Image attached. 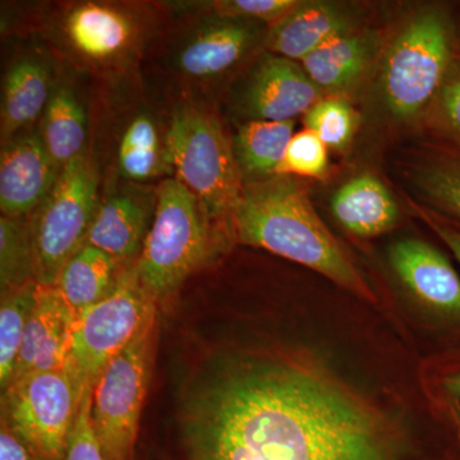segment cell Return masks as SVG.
Segmentation results:
<instances>
[{"instance_id": "4fadbf2b", "label": "cell", "mask_w": 460, "mask_h": 460, "mask_svg": "<svg viewBox=\"0 0 460 460\" xmlns=\"http://www.w3.org/2000/svg\"><path fill=\"white\" fill-rule=\"evenodd\" d=\"M389 260L420 304L460 326V275L441 251L420 239H402L390 247Z\"/></svg>"}, {"instance_id": "ffe728a7", "label": "cell", "mask_w": 460, "mask_h": 460, "mask_svg": "<svg viewBox=\"0 0 460 460\" xmlns=\"http://www.w3.org/2000/svg\"><path fill=\"white\" fill-rule=\"evenodd\" d=\"M332 211L344 229L361 238L386 233L399 217L392 193L371 174L357 175L344 183L332 196Z\"/></svg>"}, {"instance_id": "44dd1931", "label": "cell", "mask_w": 460, "mask_h": 460, "mask_svg": "<svg viewBox=\"0 0 460 460\" xmlns=\"http://www.w3.org/2000/svg\"><path fill=\"white\" fill-rule=\"evenodd\" d=\"M417 196L432 217L460 230V147H429L408 174Z\"/></svg>"}, {"instance_id": "5bb4252c", "label": "cell", "mask_w": 460, "mask_h": 460, "mask_svg": "<svg viewBox=\"0 0 460 460\" xmlns=\"http://www.w3.org/2000/svg\"><path fill=\"white\" fill-rule=\"evenodd\" d=\"M75 317L77 314L57 286L39 284L35 307L27 321L12 383L31 372L65 368Z\"/></svg>"}, {"instance_id": "30bf717a", "label": "cell", "mask_w": 460, "mask_h": 460, "mask_svg": "<svg viewBox=\"0 0 460 460\" xmlns=\"http://www.w3.org/2000/svg\"><path fill=\"white\" fill-rule=\"evenodd\" d=\"M323 95L304 66L268 51L237 84L232 100L247 122H287L307 113Z\"/></svg>"}, {"instance_id": "4dcf8cb0", "label": "cell", "mask_w": 460, "mask_h": 460, "mask_svg": "<svg viewBox=\"0 0 460 460\" xmlns=\"http://www.w3.org/2000/svg\"><path fill=\"white\" fill-rule=\"evenodd\" d=\"M296 4V0H222L211 3V8L215 16L274 26Z\"/></svg>"}, {"instance_id": "6da1fadb", "label": "cell", "mask_w": 460, "mask_h": 460, "mask_svg": "<svg viewBox=\"0 0 460 460\" xmlns=\"http://www.w3.org/2000/svg\"><path fill=\"white\" fill-rule=\"evenodd\" d=\"M184 460H402L393 429L334 378L283 359H238L192 386Z\"/></svg>"}, {"instance_id": "277c9868", "label": "cell", "mask_w": 460, "mask_h": 460, "mask_svg": "<svg viewBox=\"0 0 460 460\" xmlns=\"http://www.w3.org/2000/svg\"><path fill=\"white\" fill-rule=\"evenodd\" d=\"M458 54L449 9L431 5L411 17L390 44L381 71V91L393 117L410 120L429 109Z\"/></svg>"}, {"instance_id": "3957f363", "label": "cell", "mask_w": 460, "mask_h": 460, "mask_svg": "<svg viewBox=\"0 0 460 460\" xmlns=\"http://www.w3.org/2000/svg\"><path fill=\"white\" fill-rule=\"evenodd\" d=\"M169 169L199 199L208 223H232L243 178L222 124L204 108L181 104L164 137Z\"/></svg>"}, {"instance_id": "d6a6232c", "label": "cell", "mask_w": 460, "mask_h": 460, "mask_svg": "<svg viewBox=\"0 0 460 460\" xmlns=\"http://www.w3.org/2000/svg\"><path fill=\"white\" fill-rule=\"evenodd\" d=\"M0 460H39L5 423L0 429Z\"/></svg>"}, {"instance_id": "d590c367", "label": "cell", "mask_w": 460, "mask_h": 460, "mask_svg": "<svg viewBox=\"0 0 460 460\" xmlns=\"http://www.w3.org/2000/svg\"><path fill=\"white\" fill-rule=\"evenodd\" d=\"M453 414L456 417V429H458L459 454H460V402L453 404Z\"/></svg>"}, {"instance_id": "ac0fdd59", "label": "cell", "mask_w": 460, "mask_h": 460, "mask_svg": "<svg viewBox=\"0 0 460 460\" xmlns=\"http://www.w3.org/2000/svg\"><path fill=\"white\" fill-rule=\"evenodd\" d=\"M377 49L376 33L350 30L321 45L301 63L323 93L338 96L362 80Z\"/></svg>"}, {"instance_id": "d4e9b609", "label": "cell", "mask_w": 460, "mask_h": 460, "mask_svg": "<svg viewBox=\"0 0 460 460\" xmlns=\"http://www.w3.org/2000/svg\"><path fill=\"white\" fill-rule=\"evenodd\" d=\"M169 168L165 160L164 140L153 118L138 114L124 129L118 145V169L124 180L142 183Z\"/></svg>"}, {"instance_id": "9c48e42d", "label": "cell", "mask_w": 460, "mask_h": 460, "mask_svg": "<svg viewBox=\"0 0 460 460\" xmlns=\"http://www.w3.org/2000/svg\"><path fill=\"white\" fill-rule=\"evenodd\" d=\"M83 396L68 372H31L2 396V422L39 460H65Z\"/></svg>"}, {"instance_id": "836d02e7", "label": "cell", "mask_w": 460, "mask_h": 460, "mask_svg": "<svg viewBox=\"0 0 460 460\" xmlns=\"http://www.w3.org/2000/svg\"><path fill=\"white\" fill-rule=\"evenodd\" d=\"M425 219L428 220L429 226L434 229L438 238L452 251L456 261L460 263V230L454 228L443 220L438 219V217H432V215H425Z\"/></svg>"}, {"instance_id": "484cf974", "label": "cell", "mask_w": 460, "mask_h": 460, "mask_svg": "<svg viewBox=\"0 0 460 460\" xmlns=\"http://www.w3.org/2000/svg\"><path fill=\"white\" fill-rule=\"evenodd\" d=\"M38 281L2 295L0 305V386L5 392L11 385L14 367L25 334L27 321L36 304Z\"/></svg>"}, {"instance_id": "1f68e13d", "label": "cell", "mask_w": 460, "mask_h": 460, "mask_svg": "<svg viewBox=\"0 0 460 460\" xmlns=\"http://www.w3.org/2000/svg\"><path fill=\"white\" fill-rule=\"evenodd\" d=\"M91 402L93 390L84 393L81 401L80 411L66 444L65 460H105L91 420Z\"/></svg>"}, {"instance_id": "e575fe53", "label": "cell", "mask_w": 460, "mask_h": 460, "mask_svg": "<svg viewBox=\"0 0 460 460\" xmlns=\"http://www.w3.org/2000/svg\"><path fill=\"white\" fill-rule=\"evenodd\" d=\"M441 387L444 394L453 402H460V370L449 372L441 378Z\"/></svg>"}, {"instance_id": "d6986e66", "label": "cell", "mask_w": 460, "mask_h": 460, "mask_svg": "<svg viewBox=\"0 0 460 460\" xmlns=\"http://www.w3.org/2000/svg\"><path fill=\"white\" fill-rule=\"evenodd\" d=\"M56 80L41 58L17 60L5 75L2 96V142L31 129L49 102Z\"/></svg>"}, {"instance_id": "f546056e", "label": "cell", "mask_w": 460, "mask_h": 460, "mask_svg": "<svg viewBox=\"0 0 460 460\" xmlns=\"http://www.w3.org/2000/svg\"><path fill=\"white\" fill-rule=\"evenodd\" d=\"M329 168L328 146L310 129L296 133L288 145L275 175L298 177H325Z\"/></svg>"}, {"instance_id": "7402d4cb", "label": "cell", "mask_w": 460, "mask_h": 460, "mask_svg": "<svg viewBox=\"0 0 460 460\" xmlns=\"http://www.w3.org/2000/svg\"><path fill=\"white\" fill-rule=\"evenodd\" d=\"M123 263L86 243L63 266L56 286L78 316L113 292L131 266Z\"/></svg>"}, {"instance_id": "603a6c76", "label": "cell", "mask_w": 460, "mask_h": 460, "mask_svg": "<svg viewBox=\"0 0 460 460\" xmlns=\"http://www.w3.org/2000/svg\"><path fill=\"white\" fill-rule=\"evenodd\" d=\"M39 132L60 171L86 153L87 114L71 84L56 81L49 102L41 115Z\"/></svg>"}, {"instance_id": "ba28073f", "label": "cell", "mask_w": 460, "mask_h": 460, "mask_svg": "<svg viewBox=\"0 0 460 460\" xmlns=\"http://www.w3.org/2000/svg\"><path fill=\"white\" fill-rule=\"evenodd\" d=\"M157 332V311L117 354L93 390L91 420L105 460H131L146 396Z\"/></svg>"}, {"instance_id": "e0dca14e", "label": "cell", "mask_w": 460, "mask_h": 460, "mask_svg": "<svg viewBox=\"0 0 460 460\" xmlns=\"http://www.w3.org/2000/svg\"><path fill=\"white\" fill-rule=\"evenodd\" d=\"M353 29V13L334 2H298L289 13L271 27L265 39L269 53L301 60L335 36Z\"/></svg>"}, {"instance_id": "8fae6325", "label": "cell", "mask_w": 460, "mask_h": 460, "mask_svg": "<svg viewBox=\"0 0 460 460\" xmlns=\"http://www.w3.org/2000/svg\"><path fill=\"white\" fill-rule=\"evenodd\" d=\"M60 169L39 129H27L4 142L0 154V208L3 217L35 213L56 186Z\"/></svg>"}, {"instance_id": "52a82bcc", "label": "cell", "mask_w": 460, "mask_h": 460, "mask_svg": "<svg viewBox=\"0 0 460 460\" xmlns=\"http://www.w3.org/2000/svg\"><path fill=\"white\" fill-rule=\"evenodd\" d=\"M155 311V298L142 287L131 265L111 295L75 317L65 370L81 396L93 390L109 362Z\"/></svg>"}, {"instance_id": "83f0119b", "label": "cell", "mask_w": 460, "mask_h": 460, "mask_svg": "<svg viewBox=\"0 0 460 460\" xmlns=\"http://www.w3.org/2000/svg\"><path fill=\"white\" fill-rule=\"evenodd\" d=\"M305 129H310L328 147L343 148L352 138L356 113L344 98L321 99L305 114Z\"/></svg>"}, {"instance_id": "8992f818", "label": "cell", "mask_w": 460, "mask_h": 460, "mask_svg": "<svg viewBox=\"0 0 460 460\" xmlns=\"http://www.w3.org/2000/svg\"><path fill=\"white\" fill-rule=\"evenodd\" d=\"M99 175L86 153L60 171L56 186L30 222L35 280L56 286L68 260L87 243L100 202Z\"/></svg>"}, {"instance_id": "9a60e30c", "label": "cell", "mask_w": 460, "mask_h": 460, "mask_svg": "<svg viewBox=\"0 0 460 460\" xmlns=\"http://www.w3.org/2000/svg\"><path fill=\"white\" fill-rule=\"evenodd\" d=\"M156 193L123 187L100 201L87 243L124 263L137 261L153 223Z\"/></svg>"}, {"instance_id": "4316f807", "label": "cell", "mask_w": 460, "mask_h": 460, "mask_svg": "<svg viewBox=\"0 0 460 460\" xmlns=\"http://www.w3.org/2000/svg\"><path fill=\"white\" fill-rule=\"evenodd\" d=\"M35 280L31 228L23 217L0 219V287L2 295Z\"/></svg>"}, {"instance_id": "f1b7e54d", "label": "cell", "mask_w": 460, "mask_h": 460, "mask_svg": "<svg viewBox=\"0 0 460 460\" xmlns=\"http://www.w3.org/2000/svg\"><path fill=\"white\" fill-rule=\"evenodd\" d=\"M429 108L432 127L445 145L460 147V51Z\"/></svg>"}, {"instance_id": "7c38bea8", "label": "cell", "mask_w": 460, "mask_h": 460, "mask_svg": "<svg viewBox=\"0 0 460 460\" xmlns=\"http://www.w3.org/2000/svg\"><path fill=\"white\" fill-rule=\"evenodd\" d=\"M259 22L215 16L190 30L174 54V66L190 80L211 81L238 66L256 47Z\"/></svg>"}, {"instance_id": "7a4b0ae2", "label": "cell", "mask_w": 460, "mask_h": 460, "mask_svg": "<svg viewBox=\"0 0 460 460\" xmlns=\"http://www.w3.org/2000/svg\"><path fill=\"white\" fill-rule=\"evenodd\" d=\"M230 229L238 242L301 263L366 301L376 295L290 175L246 181Z\"/></svg>"}, {"instance_id": "2e32d148", "label": "cell", "mask_w": 460, "mask_h": 460, "mask_svg": "<svg viewBox=\"0 0 460 460\" xmlns=\"http://www.w3.org/2000/svg\"><path fill=\"white\" fill-rule=\"evenodd\" d=\"M63 31L69 47L93 63L119 59L137 38V26L126 11L99 2L80 3L69 9Z\"/></svg>"}, {"instance_id": "cb8c5ba5", "label": "cell", "mask_w": 460, "mask_h": 460, "mask_svg": "<svg viewBox=\"0 0 460 460\" xmlns=\"http://www.w3.org/2000/svg\"><path fill=\"white\" fill-rule=\"evenodd\" d=\"M295 120H250L239 127L232 148L244 183L275 175L295 136Z\"/></svg>"}, {"instance_id": "5b68a950", "label": "cell", "mask_w": 460, "mask_h": 460, "mask_svg": "<svg viewBox=\"0 0 460 460\" xmlns=\"http://www.w3.org/2000/svg\"><path fill=\"white\" fill-rule=\"evenodd\" d=\"M210 226L199 199L177 178L156 190L153 223L135 271L155 301L171 296L210 252Z\"/></svg>"}]
</instances>
